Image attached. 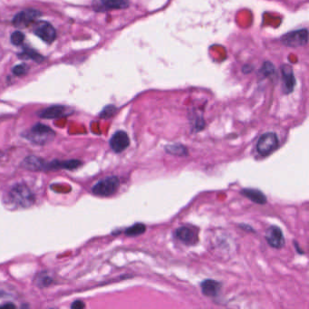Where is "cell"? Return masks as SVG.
Masks as SVG:
<instances>
[{"instance_id": "18", "label": "cell", "mask_w": 309, "mask_h": 309, "mask_svg": "<svg viewBox=\"0 0 309 309\" xmlns=\"http://www.w3.org/2000/svg\"><path fill=\"white\" fill-rule=\"evenodd\" d=\"M165 151L169 154L174 156H187L188 155V149L184 145L175 144V145H168L165 146Z\"/></svg>"}, {"instance_id": "14", "label": "cell", "mask_w": 309, "mask_h": 309, "mask_svg": "<svg viewBox=\"0 0 309 309\" xmlns=\"http://www.w3.org/2000/svg\"><path fill=\"white\" fill-rule=\"evenodd\" d=\"M81 162L78 160H69V161H54L46 164V171L48 170H57V169H66V170H74L81 166Z\"/></svg>"}, {"instance_id": "23", "label": "cell", "mask_w": 309, "mask_h": 309, "mask_svg": "<svg viewBox=\"0 0 309 309\" xmlns=\"http://www.w3.org/2000/svg\"><path fill=\"white\" fill-rule=\"evenodd\" d=\"M27 71H28V67L26 65H18L13 68L14 74L18 76L27 73Z\"/></svg>"}, {"instance_id": "17", "label": "cell", "mask_w": 309, "mask_h": 309, "mask_svg": "<svg viewBox=\"0 0 309 309\" xmlns=\"http://www.w3.org/2000/svg\"><path fill=\"white\" fill-rule=\"evenodd\" d=\"M241 195L248 198L253 202L257 204H265L267 202V197L263 194L262 191L255 190V189H243L240 191Z\"/></svg>"}, {"instance_id": "8", "label": "cell", "mask_w": 309, "mask_h": 309, "mask_svg": "<svg viewBox=\"0 0 309 309\" xmlns=\"http://www.w3.org/2000/svg\"><path fill=\"white\" fill-rule=\"evenodd\" d=\"M34 33L47 44L53 43L56 37V32L53 26L47 22H37L34 27Z\"/></svg>"}, {"instance_id": "4", "label": "cell", "mask_w": 309, "mask_h": 309, "mask_svg": "<svg viewBox=\"0 0 309 309\" xmlns=\"http://www.w3.org/2000/svg\"><path fill=\"white\" fill-rule=\"evenodd\" d=\"M278 147V138L275 132H267L256 143V151L261 156H268Z\"/></svg>"}, {"instance_id": "25", "label": "cell", "mask_w": 309, "mask_h": 309, "mask_svg": "<svg viewBox=\"0 0 309 309\" xmlns=\"http://www.w3.org/2000/svg\"><path fill=\"white\" fill-rule=\"evenodd\" d=\"M86 307V305L84 304V302H82V301H75V302L73 304L72 306H71V308L72 309H84Z\"/></svg>"}, {"instance_id": "21", "label": "cell", "mask_w": 309, "mask_h": 309, "mask_svg": "<svg viewBox=\"0 0 309 309\" xmlns=\"http://www.w3.org/2000/svg\"><path fill=\"white\" fill-rule=\"evenodd\" d=\"M25 40L24 34L20 31H16L11 35V43L14 46H20Z\"/></svg>"}, {"instance_id": "12", "label": "cell", "mask_w": 309, "mask_h": 309, "mask_svg": "<svg viewBox=\"0 0 309 309\" xmlns=\"http://www.w3.org/2000/svg\"><path fill=\"white\" fill-rule=\"evenodd\" d=\"M200 287L203 295L210 297H215L220 292L221 283L218 282L214 279H205L200 284Z\"/></svg>"}, {"instance_id": "16", "label": "cell", "mask_w": 309, "mask_h": 309, "mask_svg": "<svg viewBox=\"0 0 309 309\" xmlns=\"http://www.w3.org/2000/svg\"><path fill=\"white\" fill-rule=\"evenodd\" d=\"M46 164L45 161L36 156H28L23 162V166L30 171H46Z\"/></svg>"}, {"instance_id": "11", "label": "cell", "mask_w": 309, "mask_h": 309, "mask_svg": "<svg viewBox=\"0 0 309 309\" xmlns=\"http://www.w3.org/2000/svg\"><path fill=\"white\" fill-rule=\"evenodd\" d=\"M175 237L187 245H194L198 241L197 231L192 228L182 226L175 231Z\"/></svg>"}, {"instance_id": "2", "label": "cell", "mask_w": 309, "mask_h": 309, "mask_svg": "<svg viewBox=\"0 0 309 309\" xmlns=\"http://www.w3.org/2000/svg\"><path fill=\"white\" fill-rule=\"evenodd\" d=\"M9 198L15 205L28 208L35 203V196L30 189L24 184L16 185L9 192Z\"/></svg>"}, {"instance_id": "3", "label": "cell", "mask_w": 309, "mask_h": 309, "mask_svg": "<svg viewBox=\"0 0 309 309\" xmlns=\"http://www.w3.org/2000/svg\"><path fill=\"white\" fill-rule=\"evenodd\" d=\"M120 186V181L117 177H108L100 181L92 187V193L96 196L109 197L113 195Z\"/></svg>"}, {"instance_id": "10", "label": "cell", "mask_w": 309, "mask_h": 309, "mask_svg": "<svg viewBox=\"0 0 309 309\" xmlns=\"http://www.w3.org/2000/svg\"><path fill=\"white\" fill-rule=\"evenodd\" d=\"M130 145V139L126 132L118 131L115 132L110 140V146L112 150L115 152H122Z\"/></svg>"}, {"instance_id": "5", "label": "cell", "mask_w": 309, "mask_h": 309, "mask_svg": "<svg viewBox=\"0 0 309 309\" xmlns=\"http://www.w3.org/2000/svg\"><path fill=\"white\" fill-rule=\"evenodd\" d=\"M130 6L129 0H92V8L97 12L125 9Z\"/></svg>"}, {"instance_id": "19", "label": "cell", "mask_w": 309, "mask_h": 309, "mask_svg": "<svg viewBox=\"0 0 309 309\" xmlns=\"http://www.w3.org/2000/svg\"><path fill=\"white\" fill-rule=\"evenodd\" d=\"M146 230V226L143 223H136L132 225V227L126 229L125 231V235L129 237H137L144 234Z\"/></svg>"}, {"instance_id": "22", "label": "cell", "mask_w": 309, "mask_h": 309, "mask_svg": "<svg viewBox=\"0 0 309 309\" xmlns=\"http://www.w3.org/2000/svg\"><path fill=\"white\" fill-rule=\"evenodd\" d=\"M20 55L22 57H25V58H30V59L35 60L36 62L43 61V57L39 55L38 54L35 53V51H32V50H25L24 52H22Z\"/></svg>"}, {"instance_id": "24", "label": "cell", "mask_w": 309, "mask_h": 309, "mask_svg": "<svg viewBox=\"0 0 309 309\" xmlns=\"http://www.w3.org/2000/svg\"><path fill=\"white\" fill-rule=\"evenodd\" d=\"M264 73L265 74H270L274 72V66H272L270 63H266L263 67Z\"/></svg>"}, {"instance_id": "15", "label": "cell", "mask_w": 309, "mask_h": 309, "mask_svg": "<svg viewBox=\"0 0 309 309\" xmlns=\"http://www.w3.org/2000/svg\"><path fill=\"white\" fill-rule=\"evenodd\" d=\"M66 114L65 106H55L48 107L39 112V116L44 119H56L63 117Z\"/></svg>"}, {"instance_id": "13", "label": "cell", "mask_w": 309, "mask_h": 309, "mask_svg": "<svg viewBox=\"0 0 309 309\" xmlns=\"http://www.w3.org/2000/svg\"><path fill=\"white\" fill-rule=\"evenodd\" d=\"M283 81H284V92L290 93L294 90L296 85V79L293 73V70L290 66H284L282 67Z\"/></svg>"}, {"instance_id": "6", "label": "cell", "mask_w": 309, "mask_h": 309, "mask_svg": "<svg viewBox=\"0 0 309 309\" xmlns=\"http://www.w3.org/2000/svg\"><path fill=\"white\" fill-rule=\"evenodd\" d=\"M309 41V31L307 29H299L285 35L282 37V43L290 47H298L305 46Z\"/></svg>"}, {"instance_id": "7", "label": "cell", "mask_w": 309, "mask_h": 309, "mask_svg": "<svg viewBox=\"0 0 309 309\" xmlns=\"http://www.w3.org/2000/svg\"><path fill=\"white\" fill-rule=\"evenodd\" d=\"M41 16V12L36 9H26L15 16L13 24L18 28L27 27Z\"/></svg>"}, {"instance_id": "26", "label": "cell", "mask_w": 309, "mask_h": 309, "mask_svg": "<svg viewBox=\"0 0 309 309\" xmlns=\"http://www.w3.org/2000/svg\"><path fill=\"white\" fill-rule=\"evenodd\" d=\"M0 308H2V309H5V308H12V309H14V308H15V305H13V304H7V305L1 306Z\"/></svg>"}, {"instance_id": "9", "label": "cell", "mask_w": 309, "mask_h": 309, "mask_svg": "<svg viewBox=\"0 0 309 309\" xmlns=\"http://www.w3.org/2000/svg\"><path fill=\"white\" fill-rule=\"evenodd\" d=\"M266 239L270 247L277 250L282 249L285 245V237L282 230L276 226L270 227L266 234Z\"/></svg>"}, {"instance_id": "1", "label": "cell", "mask_w": 309, "mask_h": 309, "mask_svg": "<svg viewBox=\"0 0 309 309\" xmlns=\"http://www.w3.org/2000/svg\"><path fill=\"white\" fill-rule=\"evenodd\" d=\"M24 136L36 145H44L52 142L55 139V133L50 127L42 124H37L33 126L27 133H25Z\"/></svg>"}, {"instance_id": "20", "label": "cell", "mask_w": 309, "mask_h": 309, "mask_svg": "<svg viewBox=\"0 0 309 309\" xmlns=\"http://www.w3.org/2000/svg\"><path fill=\"white\" fill-rule=\"evenodd\" d=\"M116 111H117L116 107H114L113 106H106L100 113V117L104 119L110 118L116 112Z\"/></svg>"}]
</instances>
